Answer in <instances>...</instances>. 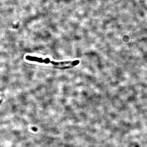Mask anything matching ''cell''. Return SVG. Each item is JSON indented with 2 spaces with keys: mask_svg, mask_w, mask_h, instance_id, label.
<instances>
[{
  "mask_svg": "<svg viewBox=\"0 0 147 147\" xmlns=\"http://www.w3.org/2000/svg\"><path fill=\"white\" fill-rule=\"evenodd\" d=\"M26 59L27 60L30 61H35L39 62V63H44L46 64L51 63L55 65H63L65 64H71L73 66H75L80 63V61L78 60L75 61H64L61 62H56L51 61L49 58H46L43 59L42 58L37 57H32L30 56H27L26 57Z\"/></svg>",
  "mask_w": 147,
  "mask_h": 147,
  "instance_id": "cell-1",
  "label": "cell"
}]
</instances>
